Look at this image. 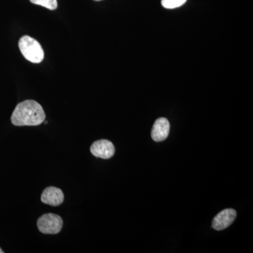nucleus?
<instances>
[{
  "instance_id": "nucleus-1",
  "label": "nucleus",
  "mask_w": 253,
  "mask_h": 253,
  "mask_svg": "<svg viewBox=\"0 0 253 253\" xmlns=\"http://www.w3.org/2000/svg\"><path fill=\"white\" fill-rule=\"evenodd\" d=\"M45 118V113L39 103L34 100H26L15 108L11 121L15 126H38Z\"/></svg>"
},
{
  "instance_id": "nucleus-2",
  "label": "nucleus",
  "mask_w": 253,
  "mask_h": 253,
  "mask_svg": "<svg viewBox=\"0 0 253 253\" xmlns=\"http://www.w3.org/2000/svg\"><path fill=\"white\" fill-rule=\"evenodd\" d=\"M18 46L21 54L30 62L40 63L44 59V50L34 38L28 36H23L18 42Z\"/></svg>"
},
{
  "instance_id": "nucleus-3",
  "label": "nucleus",
  "mask_w": 253,
  "mask_h": 253,
  "mask_svg": "<svg viewBox=\"0 0 253 253\" xmlns=\"http://www.w3.org/2000/svg\"><path fill=\"white\" fill-rule=\"evenodd\" d=\"M63 219L53 213L43 214L38 219L37 225L38 229L44 234H57L62 229Z\"/></svg>"
},
{
  "instance_id": "nucleus-4",
  "label": "nucleus",
  "mask_w": 253,
  "mask_h": 253,
  "mask_svg": "<svg viewBox=\"0 0 253 253\" xmlns=\"http://www.w3.org/2000/svg\"><path fill=\"white\" fill-rule=\"evenodd\" d=\"M90 151L95 157L109 159L114 156L116 149L111 141L107 139H101L93 143L90 147Z\"/></svg>"
},
{
  "instance_id": "nucleus-5",
  "label": "nucleus",
  "mask_w": 253,
  "mask_h": 253,
  "mask_svg": "<svg viewBox=\"0 0 253 253\" xmlns=\"http://www.w3.org/2000/svg\"><path fill=\"white\" fill-rule=\"evenodd\" d=\"M236 217V211L233 209H226L221 211L213 219L212 226L215 230L225 229L234 222Z\"/></svg>"
},
{
  "instance_id": "nucleus-6",
  "label": "nucleus",
  "mask_w": 253,
  "mask_h": 253,
  "mask_svg": "<svg viewBox=\"0 0 253 253\" xmlns=\"http://www.w3.org/2000/svg\"><path fill=\"white\" fill-rule=\"evenodd\" d=\"M42 202L51 206H59L64 201V194L59 188L49 186L43 191L41 196Z\"/></svg>"
},
{
  "instance_id": "nucleus-7",
  "label": "nucleus",
  "mask_w": 253,
  "mask_h": 253,
  "mask_svg": "<svg viewBox=\"0 0 253 253\" xmlns=\"http://www.w3.org/2000/svg\"><path fill=\"white\" fill-rule=\"evenodd\" d=\"M170 125L168 119L165 118H158L155 122L151 130V137L156 142L166 140L169 135Z\"/></svg>"
},
{
  "instance_id": "nucleus-8",
  "label": "nucleus",
  "mask_w": 253,
  "mask_h": 253,
  "mask_svg": "<svg viewBox=\"0 0 253 253\" xmlns=\"http://www.w3.org/2000/svg\"><path fill=\"white\" fill-rule=\"evenodd\" d=\"M33 4L44 6L49 10H55L57 8V0H30Z\"/></svg>"
},
{
  "instance_id": "nucleus-9",
  "label": "nucleus",
  "mask_w": 253,
  "mask_h": 253,
  "mask_svg": "<svg viewBox=\"0 0 253 253\" xmlns=\"http://www.w3.org/2000/svg\"><path fill=\"white\" fill-rule=\"evenodd\" d=\"M186 0H162L161 4L166 9H175L185 4Z\"/></svg>"
},
{
  "instance_id": "nucleus-10",
  "label": "nucleus",
  "mask_w": 253,
  "mask_h": 253,
  "mask_svg": "<svg viewBox=\"0 0 253 253\" xmlns=\"http://www.w3.org/2000/svg\"><path fill=\"white\" fill-rule=\"evenodd\" d=\"M4 253V251H2L1 249H0V253Z\"/></svg>"
},
{
  "instance_id": "nucleus-11",
  "label": "nucleus",
  "mask_w": 253,
  "mask_h": 253,
  "mask_svg": "<svg viewBox=\"0 0 253 253\" xmlns=\"http://www.w3.org/2000/svg\"><path fill=\"white\" fill-rule=\"evenodd\" d=\"M94 1H101V0H94Z\"/></svg>"
}]
</instances>
